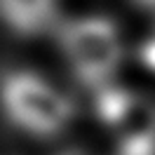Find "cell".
Masks as SVG:
<instances>
[{"label":"cell","instance_id":"277c9868","mask_svg":"<svg viewBox=\"0 0 155 155\" xmlns=\"http://www.w3.org/2000/svg\"><path fill=\"white\" fill-rule=\"evenodd\" d=\"M59 0H0V21L21 38H38L57 26Z\"/></svg>","mask_w":155,"mask_h":155},{"label":"cell","instance_id":"3957f363","mask_svg":"<svg viewBox=\"0 0 155 155\" xmlns=\"http://www.w3.org/2000/svg\"><path fill=\"white\" fill-rule=\"evenodd\" d=\"M97 113L122 155H155V104L108 85L97 92Z\"/></svg>","mask_w":155,"mask_h":155},{"label":"cell","instance_id":"6da1fadb","mask_svg":"<svg viewBox=\"0 0 155 155\" xmlns=\"http://www.w3.org/2000/svg\"><path fill=\"white\" fill-rule=\"evenodd\" d=\"M57 42L66 66L85 89L101 92L113 85L125 59L122 33L110 17L85 14L57 21Z\"/></svg>","mask_w":155,"mask_h":155},{"label":"cell","instance_id":"8992f818","mask_svg":"<svg viewBox=\"0 0 155 155\" xmlns=\"http://www.w3.org/2000/svg\"><path fill=\"white\" fill-rule=\"evenodd\" d=\"M141 7H146V10H155V0H136Z\"/></svg>","mask_w":155,"mask_h":155},{"label":"cell","instance_id":"5b68a950","mask_svg":"<svg viewBox=\"0 0 155 155\" xmlns=\"http://www.w3.org/2000/svg\"><path fill=\"white\" fill-rule=\"evenodd\" d=\"M139 59H141V64H143L148 71L155 73V28L150 31L148 38L143 40V45L139 49Z\"/></svg>","mask_w":155,"mask_h":155},{"label":"cell","instance_id":"7a4b0ae2","mask_svg":"<svg viewBox=\"0 0 155 155\" xmlns=\"http://www.w3.org/2000/svg\"><path fill=\"white\" fill-rule=\"evenodd\" d=\"M0 110L12 127L35 139L59 136L75 113L61 89L28 68H12L0 75Z\"/></svg>","mask_w":155,"mask_h":155}]
</instances>
